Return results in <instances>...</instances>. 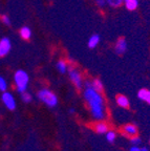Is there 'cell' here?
Returning a JSON list of instances; mask_svg holds the SVG:
<instances>
[{"instance_id": "6da1fadb", "label": "cell", "mask_w": 150, "mask_h": 151, "mask_svg": "<svg viewBox=\"0 0 150 151\" xmlns=\"http://www.w3.org/2000/svg\"><path fill=\"white\" fill-rule=\"evenodd\" d=\"M84 98L89 105V108L92 110V114L97 120H103L104 119V103L103 98L92 87V83L86 82V88L84 91Z\"/></svg>"}, {"instance_id": "7a4b0ae2", "label": "cell", "mask_w": 150, "mask_h": 151, "mask_svg": "<svg viewBox=\"0 0 150 151\" xmlns=\"http://www.w3.org/2000/svg\"><path fill=\"white\" fill-rule=\"evenodd\" d=\"M14 79H15V84H16V86H17V91L20 92V93L26 91L28 81H30L27 73L22 70V69H19V70H17L16 73H15Z\"/></svg>"}, {"instance_id": "3957f363", "label": "cell", "mask_w": 150, "mask_h": 151, "mask_svg": "<svg viewBox=\"0 0 150 151\" xmlns=\"http://www.w3.org/2000/svg\"><path fill=\"white\" fill-rule=\"evenodd\" d=\"M38 98L40 101H42L44 104H46L48 107H55L58 104V98L53 91L49 89L43 88L38 92Z\"/></svg>"}, {"instance_id": "277c9868", "label": "cell", "mask_w": 150, "mask_h": 151, "mask_svg": "<svg viewBox=\"0 0 150 151\" xmlns=\"http://www.w3.org/2000/svg\"><path fill=\"white\" fill-rule=\"evenodd\" d=\"M1 100H2L3 104H4L7 109L14 110V109L16 108V101H15V98L13 97L12 93L4 91L2 96H1Z\"/></svg>"}, {"instance_id": "5b68a950", "label": "cell", "mask_w": 150, "mask_h": 151, "mask_svg": "<svg viewBox=\"0 0 150 151\" xmlns=\"http://www.w3.org/2000/svg\"><path fill=\"white\" fill-rule=\"evenodd\" d=\"M68 75H69V79L71 82L75 84V86L77 88L82 87V77L80 75V73L75 68H69L68 70Z\"/></svg>"}, {"instance_id": "8992f818", "label": "cell", "mask_w": 150, "mask_h": 151, "mask_svg": "<svg viewBox=\"0 0 150 151\" xmlns=\"http://www.w3.org/2000/svg\"><path fill=\"white\" fill-rule=\"evenodd\" d=\"M12 48V42L9 40V38L3 37L0 40V57L6 56Z\"/></svg>"}, {"instance_id": "52a82bcc", "label": "cell", "mask_w": 150, "mask_h": 151, "mask_svg": "<svg viewBox=\"0 0 150 151\" xmlns=\"http://www.w3.org/2000/svg\"><path fill=\"white\" fill-rule=\"evenodd\" d=\"M115 52L118 55H122L126 52L127 50V42L125 40L124 38H120L119 40L117 41L115 43Z\"/></svg>"}, {"instance_id": "ba28073f", "label": "cell", "mask_w": 150, "mask_h": 151, "mask_svg": "<svg viewBox=\"0 0 150 151\" xmlns=\"http://www.w3.org/2000/svg\"><path fill=\"white\" fill-rule=\"evenodd\" d=\"M138 97L140 100L145 101V102H147L148 104H150V90L146 89V88H143V89H141L138 92Z\"/></svg>"}, {"instance_id": "9c48e42d", "label": "cell", "mask_w": 150, "mask_h": 151, "mask_svg": "<svg viewBox=\"0 0 150 151\" xmlns=\"http://www.w3.org/2000/svg\"><path fill=\"white\" fill-rule=\"evenodd\" d=\"M117 103L119 106L123 107V108H128L129 107V100L123 94H120L117 97Z\"/></svg>"}, {"instance_id": "30bf717a", "label": "cell", "mask_w": 150, "mask_h": 151, "mask_svg": "<svg viewBox=\"0 0 150 151\" xmlns=\"http://www.w3.org/2000/svg\"><path fill=\"white\" fill-rule=\"evenodd\" d=\"M19 33H20L21 38L22 39H24V40H28V39L32 37V31L28 26H23V27H21Z\"/></svg>"}, {"instance_id": "8fae6325", "label": "cell", "mask_w": 150, "mask_h": 151, "mask_svg": "<svg viewBox=\"0 0 150 151\" xmlns=\"http://www.w3.org/2000/svg\"><path fill=\"white\" fill-rule=\"evenodd\" d=\"M99 42H100V36L97 35V34L92 35L88 40V47L89 48H94L99 44Z\"/></svg>"}, {"instance_id": "7c38bea8", "label": "cell", "mask_w": 150, "mask_h": 151, "mask_svg": "<svg viewBox=\"0 0 150 151\" xmlns=\"http://www.w3.org/2000/svg\"><path fill=\"white\" fill-rule=\"evenodd\" d=\"M125 6L128 11H134L138 9V0H125Z\"/></svg>"}, {"instance_id": "4fadbf2b", "label": "cell", "mask_w": 150, "mask_h": 151, "mask_svg": "<svg viewBox=\"0 0 150 151\" xmlns=\"http://www.w3.org/2000/svg\"><path fill=\"white\" fill-rule=\"evenodd\" d=\"M124 131L127 135H131V137H133V135L136 134L138 129H136V126L132 125V124H128V125H126L124 127Z\"/></svg>"}, {"instance_id": "5bb4252c", "label": "cell", "mask_w": 150, "mask_h": 151, "mask_svg": "<svg viewBox=\"0 0 150 151\" xmlns=\"http://www.w3.org/2000/svg\"><path fill=\"white\" fill-rule=\"evenodd\" d=\"M94 130H96L98 133H106L108 131V126L106 125L105 123H98L96 126H94Z\"/></svg>"}, {"instance_id": "9a60e30c", "label": "cell", "mask_w": 150, "mask_h": 151, "mask_svg": "<svg viewBox=\"0 0 150 151\" xmlns=\"http://www.w3.org/2000/svg\"><path fill=\"white\" fill-rule=\"evenodd\" d=\"M92 87L94 90H97L98 92H101L103 90V84H102V81L99 80V79H94L92 82Z\"/></svg>"}, {"instance_id": "2e32d148", "label": "cell", "mask_w": 150, "mask_h": 151, "mask_svg": "<svg viewBox=\"0 0 150 151\" xmlns=\"http://www.w3.org/2000/svg\"><path fill=\"white\" fill-rule=\"evenodd\" d=\"M57 69L61 73H66V70H67V64L65 63V61H63V60L58 61V63H57Z\"/></svg>"}, {"instance_id": "e0dca14e", "label": "cell", "mask_w": 150, "mask_h": 151, "mask_svg": "<svg viewBox=\"0 0 150 151\" xmlns=\"http://www.w3.org/2000/svg\"><path fill=\"white\" fill-rule=\"evenodd\" d=\"M124 0H106V4L110 5L111 7H119L122 5Z\"/></svg>"}, {"instance_id": "ac0fdd59", "label": "cell", "mask_w": 150, "mask_h": 151, "mask_svg": "<svg viewBox=\"0 0 150 151\" xmlns=\"http://www.w3.org/2000/svg\"><path fill=\"white\" fill-rule=\"evenodd\" d=\"M21 99L22 101L24 102V103H31L32 100H33V98H32V94L28 93V92L24 91L21 93Z\"/></svg>"}, {"instance_id": "d6986e66", "label": "cell", "mask_w": 150, "mask_h": 151, "mask_svg": "<svg viewBox=\"0 0 150 151\" xmlns=\"http://www.w3.org/2000/svg\"><path fill=\"white\" fill-rule=\"evenodd\" d=\"M115 137H117V135H115V131H107V132H106V139H107L108 142L113 143V142H115Z\"/></svg>"}, {"instance_id": "ffe728a7", "label": "cell", "mask_w": 150, "mask_h": 151, "mask_svg": "<svg viewBox=\"0 0 150 151\" xmlns=\"http://www.w3.org/2000/svg\"><path fill=\"white\" fill-rule=\"evenodd\" d=\"M7 88V83L2 77H0V90L1 91H5Z\"/></svg>"}, {"instance_id": "44dd1931", "label": "cell", "mask_w": 150, "mask_h": 151, "mask_svg": "<svg viewBox=\"0 0 150 151\" xmlns=\"http://www.w3.org/2000/svg\"><path fill=\"white\" fill-rule=\"evenodd\" d=\"M131 144L133 145V146H138V145L141 144V139L138 137H133L131 139Z\"/></svg>"}, {"instance_id": "7402d4cb", "label": "cell", "mask_w": 150, "mask_h": 151, "mask_svg": "<svg viewBox=\"0 0 150 151\" xmlns=\"http://www.w3.org/2000/svg\"><path fill=\"white\" fill-rule=\"evenodd\" d=\"M1 20H2V22L5 25H9V24H11V19H9V17L6 16V15H3V16L1 17Z\"/></svg>"}, {"instance_id": "603a6c76", "label": "cell", "mask_w": 150, "mask_h": 151, "mask_svg": "<svg viewBox=\"0 0 150 151\" xmlns=\"http://www.w3.org/2000/svg\"><path fill=\"white\" fill-rule=\"evenodd\" d=\"M94 2H96V4L99 7H101V9H103L106 5V0H94Z\"/></svg>"}, {"instance_id": "cb8c5ba5", "label": "cell", "mask_w": 150, "mask_h": 151, "mask_svg": "<svg viewBox=\"0 0 150 151\" xmlns=\"http://www.w3.org/2000/svg\"><path fill=\"white\" fill-rule=\"evenodd\" d=\"M129 151H141V149L138 148V146H132L131 148H130V150Z\"/></svg>"}, {"instance_id": "d4e9b609", "label": "cell", "mask_w": 150, "mask_h": 151, "mask_svg": "<svg viewBox=\"0 0 150 151\" xmlns=\"http://www.w3.org/2000/svg\"><path fill=\"white\" fill-rule=\"evenodd\" d=\"M141 151H148V149L147 148H143V149H141Z\"/></svg>"}, {"instance_id": "484cf974", "label": "cell", "mask_w": 150, "mask_h": 151, "mask_svg": "<svg viewBox=\"0 0 150 151\" xmlns=\"http://www.w3.org/2000/svg\"><path fill=\"white\" fill-rule=\"evenodd\" d=\"M124 1H125V0H124Z\"/></svg>"}]
</instances>
